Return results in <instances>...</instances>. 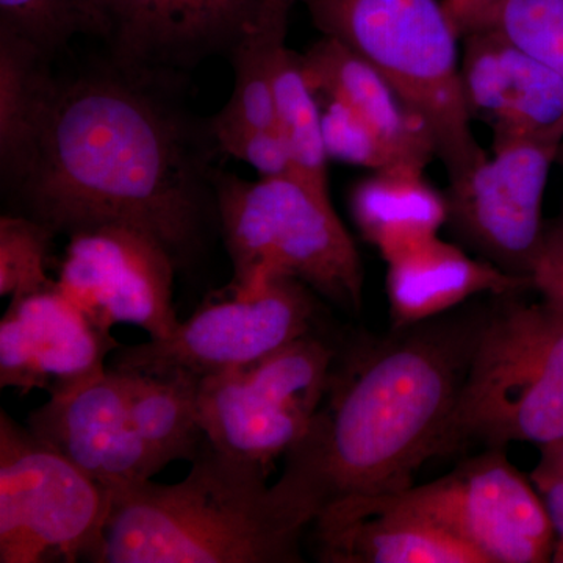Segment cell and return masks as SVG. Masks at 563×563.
I'll list each match as a JSON object with an SVG mask.
<instances>
[{
    "mask_svg": "<svg viewBox=\"0 0 563 563\" xmlns=\"http://www.w3.org/2000/svg\"><path fill=\"white\" fill-rule=\"evenodd\" d=\"M174 88L106 65L60 79L38 151L7 199L55 235L103 225L146 233L191 269L220 232L210 120L173 101Z\"/></svg>",
    "mask_w": 563,
    "mask_h": 563,
    "instance_id": "6da1fadb",
    "label": "cell"
},
{
    "mask_svg": "<svg viewBox=\"0 0 563 563\" xmlns=\"http://www.w3.org/2000/svg\"><path fill=\"white\" fill-rule=\"evenodd\" d=\"M495 296L336 351L320 409L273 485L296 520L313 525L336 507L412 487L432 461Z\"/></svg>",
    "mask_w": 563,
    "mask_h": 563,
    "instance_id": "7a4b0ae2",
    "label": "cell"
},
{
    "mask_svg": "<svg viewBox=\"0 0 563 563\" xmlns=\"http://www.w3.org/2000/svg\"><path fill=\"white\" fill-rule=\"evenodd\" d=\"M266 477L203 440L180 483L150 479L111 495L99 563L302 562L307 526Z\"/></svg>",
    "mask_w": 563,
    "mask_h": 563,
    "instance_id": "3957f363",
    "label": "cell"
},
{
    "mask_svg": "<svg viewBox=\"0 0 563 563\" xmlns=\"http://www.w3.org/2000/svg\"><path fill=\"white\" fill-rule=\"evenodd\" d=\"M496 295L432 459L563 439V312Z\"/></svg>",
    "mask_w": 563,
    "mask_h": 563,
    "instance_id": "277c9868",
    "label": "cell"
},
{
    "mask_svg": "<svg viewBox=\"0 0 563 563\" xmlns=\"http://www.w3.org/2000/svg\"><path fill=\"white\" fill-rule=\"evenodd\" d=\"M322 36L368 62L431 132L451 179L487 157L461 80V36L442 0H298Z\"/></svg>",
    "mask_w": 563,
    "mask_h": 563,
    "instance_id": "5b68a950",
    "label": "cell"
},
{
    "mask_svg": "<svg viewBox=\"0 0 563 563\" xmlns=\"http://www.w3.org/2000/svg\"><path fill=\"white\" fill-rule=\"evenodd\" d=\"M220 235L233 266L231 290L288 276L350 312L363 298V266L328 191L295 177L244 180L218 169Z\"/></svg>",
    "mask_w": 563,
    "mask_h": 563,
    "instance_id": "8992f818",
    "label": "cell"
},
{
    "mask_svg": "<svg viewBox=\"0 0 563 563\" xmlns=\"http://www.w3.org/2000/svg\"><path fill=\"white\" fill-rule=\"evenodd\" d=\"M379 509L431 521L477 551L485 563L550 562L558 539L536 485L509 461L506 448L463 459L432 483L336 507L313 525H340Z\"/></svg>",
    "mask_w": 563,
    "mask_h": 563,
    "instance_id": "52a82bcc",
    "label": "cell"
},
{
    "mask_svg": "<svg viewBox=\"0 0 563 563\" xmlns=\"http://www.w3.org/2000/svg\"><path fill=\"white\" fill-rule=\"evenodd\" d=\"M111 493L0 412V563H99Z\"/></svg>",
    "mask_w": 563,
    "mask_h": 563,
    "instance_id": "ba28073f",
    "label": "cell"
},
{
    "mask_svg": "<svg viewBox=\"0 0 563 563\" xmlns=\"http://www.w3.org/2000/svg\"><path fill=\"white\" fill-rule=\"evenodd\" d=\"M335 355L336 347L312 332L242 368L199 380V421L207 440L268 472L309 431Z\"/></svg>",
    "mask_w": 563,
    "mask_h": 563,
    "instance_id": "9c48e42d",
    "label": "cell"
},
{
    "mask_svg": "<svg viewBox=\"0 0 563 563\" xmlns=\"http://www.w3.org/2000/svg\"><path fill=\"white\" fill-rule=\"evenodd\" d=\"M203 306L166 339L120 346L110 368L146 374L185 373L206 379L242 368L285 344L317 332L318 303L306 284L269 276L250 290Z\"/></svg>",
    "mask_w": 563,
    "mask_h": 563,
    "instance_id": "30bf717a",
    "label": "cell"
},
{
    "mask_svg": "<svg viewBox=\"0 0 563 563\" xmlns=\"http://www.w3.org/2000/svg\"><path fill=\"white\" fill-rule=\"evenodd\" d=\"M563 133L495 144L444 192L455 239L503 272L531 280L542 244L544 191ZM532 282V280H531Z\"/></svg>",
    "mask_w": 563,
    "mask_h": 563,
    "instance_id": "8fae6325",
    "label": "cell"
},
{
    "mask_svg": "<svg viewBox=\"0 0 563 563\" xmlns=\"http://www.w3.org/2000/svg\"><path fill=\"white\" fill-rule=\"evenodd\" d=\"M280 0H101L102 35L114 68L179 87L196 66L231 57L240 40Z\"/></svg>",
    "mask_w": 563,
    "mask_h": 563,
    "instance_id": "7c38bea8",
    "label": "cell"
},
{
    "mask_svg": "<svg viewBox=\"0 0 563 563\" xmlns=\"http://www.w3.org/2000/svg\"><path fill=\"white\" fill-rule=\"evenodd\" d=\"M176 265L146 233L103 225L69 236L58 290L102 332L133 324L166 339L180 324L173 302Z\"/></svg>",
    "mask_w": 563,
    "mask_h": 563,
    "instance_id": "4fadbf2b",
    "label": "cell"
},
{
    "mask_svg": "<svg viewBox=\"0 0 563 563\" xmlns=\"http://www.w3.org/2000/svg\"><path fill=\"white\" fill-rule=\"evenodd\" d=\"M29 429L111 495L163 470L133 429L124 376L110 366L51 395L29 417Z\"/></svg>",
    "mask_w": 563,
    "mask_h": 563,
    "instance_id": "5bb4252c",
    "label": "cell"
},
{
    "mask_svg": "<svg viewBox=\"0 0 563 563\" xmlns=\"http://www.w3.org/2000/svg\"><path fill=\"white\" fill-rule=\"evenodd\" d=\"M121 344L102 332L58 290L13 296L0 321V387L21 395H49L90 379L107 368Z\"/></svg>",
    "mask_w": 563,
    "mask_h": 563,
    "instance_id": "9a60e30c",
    "label": "cell"
},
{
    "mask_svg": "<svg viewBox=\"0 0 563 563\" xmlns=\"http://www.w3.org/2000/svg\"><path fill=\"white\" fill-rule=\"evenodd\" d=\"M463 98L472 120L490 125L493 146L563 133V79L498 27L463 36Z\"/></svg>",
    "mask_w": 563,
    "mask_h": 563,
    "instance_id": "2e32d148",
    "label": "cell"
},
{
    "mask_svg": "<svg viewBox=\"0 0 563 563\" xmlns=\"http://www.w3.org/2000/svg\"><path fill=\"white\" fill-rule=\"evenodd\" d=\"M387 292L393 328L451 312L481 295L532 290V282L503 272L439 236L388 262Z\"/></svg>",
    "mask_w": 563,
    "mask_h": 563,
    "instance_id": "e0dca14e",
    "label": "cell"
},
{
    "mask_svg": "<svg viewBox=\"0 0 563 563\" xmlns=\"http://www.w3.org/2000/svg\"><path fill=\"white\" fill-rule=\"evenodd\" d=\"M301 68L318 101H335L428 166L437 158L431 132L393 90L391 85L350 47L322 36L299 54Z\"/></svg>",
    "mask_w": 563,
    "mask_h": 563,
    "instance_id": "ac0fdd59",
    "label": "cell"
},
{
    "mask_svg": "<svg viewBox=\"0 0 563 563\" xmlns=\"http://www.w3.org/2000/svg\"><path fill=\"white\" fill-rule=\"evenodd\" d=\"M350 207L363 239L387 263L431 242L448 222L446 198L418 168L369 174L352 188Z\"/></svg>",
    "mask_w": 563,
    "mask_h": 563,
    "instance_id": "d6986e66",
    "label": "cell"
},
{
    "mask_svg": "<svg viewBox=\"0 0 563 563\" xmlns=\"http://www.w3.org/2000/svg\"><path fill=\"white\" fill-rule=\"evenodd\" d=\"M51 57L0 33V179L10 195L31 168L60 79Z\"/></svg>",
    "mask_w": 563,
    "mask_h": 563,
    "instance_id": "ffe728a7",
    "label": "cell"
},
{
    "mask_svg": "<svg viewBox=\"0 0 563 563\" xmlns=\"http://www.w3.org/2000/svg\"><path fill=\"white\" fill-rule=\"evenodd\" d=\"M318 559L329 563H485L483 555L431 521L398 510H369L314 528Z\"/></svg>",
    "mask_w": 563,
    "mask_h": 563,
    "instance_id": "44dd1931",
    "label": "cell"
},
{
    "mask_svg": "<svg viewBox=\"0 0 563 563\" xmlns=\"http://www.w3.org/2000/svg\"><path fill=\"white\" fill-rule=\"evenodd\" d=\"M121 373L129 417L152 457L162 468L176 461L191 462L207 439L199 421V379L185 373Z\"/></svg>",
    "mask_w": 563,
    "mask_h": 563,
    "instance_id": "7402d4cb",
    "label": "cell"
},
{
    "mask_svg": "<svg viewBox=\"0 0 563 563\" xmlns=\"http://www.w3.org/2000/svg\"><path fill=\"white\" fill-rule=\"evenodd\" d=\"M298 0H280L232 51L235 85L231 99L210 118L213 129L276 125L274 79L282 51L287 47L288 20Z\"/></svg>",
    "mask_w": 563,
    "mask_h": 563,
    "instance_id": "603a6c76",
    "label": "cell"
},
{
    "mask_svg": "<svg viewBox=\"0 0 563 563\" xmlns=\"http://www.w3.org/2000/svg\"><path fill=\"white\" fill-rule=\"evenodd\" d=\"M276 125L295 162V179L329 192L328 152L321 128V106L310 90L298 52L285 47L274 79Z\"/></svg>",
    "mask_w": 563,
    "mask_h": 563,
    "instance_id": "cb8c5ba5",
    "label": "cell"
},
{
    "mask_svg": "<svg viewBox=\"0 0 563 563\" xmlns=\"http://www.w3.org/2000/svg\"><path fill=\"white\" fill-rule=\"evenodd\" d=\"M0 33L55 60L77 35L101 38V0H0Z\"/></svg>",
    "mask_w": 563,
    "mask_h": 563,
    "instance_id": "d4e9b609",
    "label": "cell"
},
{
    "mask_svg": "<svg viewBox=\"0 0 563 563\" xmlns=\"http://www.w3.org/2000/svg\"><path fill=\"white\" fill-rule=\"evenodd\" d=\"M321 106L322 139L328 157L374 172L396 168L426 169L420 161L391 143L355 111L335 101Z\"/></svg>",
    "mask_w": 563,
    "mask_h": 563,
    "instance_id": "484cf974",
    "label": "cell"
},
{
    "mask_svg": "<svg viewBox=\"0 0 563 563\" xmlns=\"http://www.w3.org/2000/svg\"><path fill=\"white\" fill-rule=\"evenodd\" d=\"M55 233L24 214L0 218V295L20 296L55 285L47 257Z\"/></svg>",
    "mask_w": 563,
    "mask_h": 563,
    "instance_id": "4316f807",
    "label": "cell"
},
{
    "mask_svg": "<svg viewBox=\"0 0 563 563\" xmlns=\"http://www.w3.org/2000/svg\"><path fill=\"white\" fill-rule=\"evenodd\" d=\"M496 27L563 79V0H509Z\"/></svg>",
    "mask_w": 563,
    "mask_h": 563,
    "instance_id": "83f0119b",
    "label": "cell"
},
{
    "mask_svg": "<svg viewBox=\"0 0 563 563\" xmlns=\"http://www.w3.org/2000/svg\"><path fill=\"white\" fill-rule=\"evenodd\" d=\"M211 125V124H210ZM214 139L222 154L232 155L262 177H295V162L290 146L277 125L273 128L213 129Z\"/></svg>",
    "mask_w": 563,
    "mask_h": 563,
    "instance_id": "f1b7e54d",
    "label": "cell"
},
{
    "mask_svg": "<svg viewBox=\"0 0 563 563\" xmlns=\"http://www.w3.org/2000/svg\"><path fill=\"white\" fill-rule=\"evenodd\" d=\"M531 280L532 290L563 312V213L544 224Z\"/></svg>",
    "mask_w": 563,
    "mask_h": 563,
    "instance_id": "f546056e",
    "label": "cell"
},
{
    "mask_svg": "<svg viewBox=\"0 0 563 563\" xmlns=\"http://www.w3.org/2000/svg\"><path fill=\"white\" fill-rule=\"evenodd\" d=\"M555 536L563 537V439L540 446V461L531 473Z\"/></svg>",
    "mask_w": 563,
    "mask_h": 563,
    "instance_id": "4dcf8cb0",
    "label": "cell"
},
{
    "mask_svg": "<svg viewBox=\"0 0 563 563\" xmlns=\"http://www.w3.org/2000/svg\"><path fill=\"white\" fill-rule=\"evenodd\" d=\"M442 2L462 40L470 33L496 27L499 14L509 0H442Z\"/></svg>",
    "mask_w": 563,
    "mask_h": 563,
    "instance_id": "1f68e13d",
    "label": "cell"
},
{
    "mask_svg": "<svg viewBox=\"0 0 563 563\" xmlns=\"http://www.w3.org/2000/svg\"><path fill=\"white\" fill-rule=\"evenodd\" d=\"M551 562L563 563V537H558V539H555Z\"/></svg>",
    "mask_w": 563,
    "mask_h": 563,
    "instance_id": "d6a6232c",
    "label": "cell"
},
{
    "mask_svg": "<svg viewBox=\"0 0 563 563\" xmlns=\"http://www.w3.org/2000/svg\"><path fill=\"white\" fill-rule=\"evenodd\" d=\"M558 162L561 163V165L563 166V141L561 144V150H559Z\"/></svg>",
    "mask_w": 563,
    "mask_h": 563,
    "instance_id": "836d02e7",
    "label": "cell"
}]
</instances>
